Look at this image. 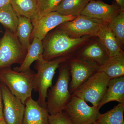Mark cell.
Masks as SVG:
<instances>
[{
  "label": "cell",
  "instance_id": "ba28073f",
  "mask_svg": "<svg viewBox=\"0 0 124 124\" xmlns=\"http://www.w3.org/2000/svg\"><path fill=\"white\" fill-rule=\"evenodd\" d=\"M67 62L71 77L69 86L71 94L98 71L100 66L94 62L75 57L69 59Z\"/></svg>",
  "mask_w": 124,
  "mask_h": 124
},
{
  "label": "cell",
  "instance_id": "e0dca14e",
  "mask_svg": "<svg viewBox=\"0 0 124 124\" xmlns=\"http://www.w3.org/2000/svg\"><path fill=\"white\" fill-rule=\"evenodd\" d=\"M32 40L24 61L20 66L14 68L15 70L18 72L28 70L31 69L30 67L33 62L43 59L44 48L42 41L37 38H33Z\"/></svg>",
  "mask_w": 124,
  "mask_h": 124
},
{
  "label": "cell",
  "instance_id": "8992f818",
  "mask_svg": "<svg viewBox=\"0 0 124 124\" xmlns=\"http://www.w3.org/2000/svg\"><path fill=\"white\" fill-rule=\"evenodd\" d=\"M110 79L105 73L98 71L94 73L72 95L91 103L97 108L106 91Z\"/></svg>",
  "mask_w": 124,
  "mask_h": 124
},
{
  "label": "cell",
  "instance_id": "4fadbf2b",
  "mask_svg": "<svg viewBox=\"0 0 124 124\" xmlns=\"http://www.w3.org/2000/svg\"><path fill=\"white\" fill-rule=\"evenodd\" d=\"M94 62L100 66L109 57L106 49L97 36L90 38L77 51L73 57Z\"/></svg>",
  "mask_w": 124,
  "mask_h": 124
},
{
  "label": "cell",
  "instance_id": "2e32d148",
  "mask_svg": "<svg viewBox=\"0 0 124 124\" xmlns=\"http://www.w3.org/2000/svg\"><path fill=\"white\" fill-rule=\"evenodd\" d=\"M97 37L106 49L109 57L124 53L108 23H102Z\"/></svg>",
  "mask_w": 124,
  "mask_h": 124
},
{
  "label": "cell",
  "instance_id": "83f0119b",
  "mask_svg": "<svg viewBox=\"0 0 124 124\" xmlns=\"http://www.w3.org/2000/svg\"><path fill=\"white\" fill-rule=\"evenodd\" d=\"M122 11H124V0H115Z\"/></svg>",
  "mask_w": 124,
  "mask_h": 124
},
{
  "label": "cell",
  "instance_id": "9a60e30c",
  "mask_svg": "<svg viewBox=\"0 0 124 124\" xmlns=\"http://www.w3.org/2000/svg\"><path fill=\"white\" fill-rule=\"evenodd\" d=\"M112 101L124 103V77L111 79L105 93L97 108L100 109L103 105Z\"/></svg>",
  "mask_w": 124,
  "mask_h": 124
},
{
  "label": "cell",
  "instance_id": "277c9868",
  "mask_svg": "<svg viewBox=\"0 0 124 124\" xmlns=\"http://www.w3.org/2000/svg\"><path fill=\"white\" fill-rule=\"evenodd\" d=\"M69 58L61 57L47 61L44 59L36 61L35 68L37 71L34 80L33 90L38 93L37 101L41 106L46 108V99L49 88L52 86V81L55 70L62 63Z\"/></svg>",
  "mask_w": 124,
  "mask_h": 124
},
{
  "label": "cell",
  "instance_id": "7a4b0ae2",
  "mask_svg": "<svg viewBox=\"0 0 124 124\" xmlns=\"http://www.w3.org/2000/svg\"><path fill=\"white\" fill-rule=\"evenodd\" d=\"M58 68L57 79L47 93L46 108L50 115L63 111L72 97L69 89L70 73L67 62L61 63Z\"/></svg>",
  "mask_w": 124,
  "mask_h": 124
},
{
  "label": "cell",
  "instance_id": "ac0fdd59",
  "mask_svg": "<svg viewBox=\"0 0 124 124\" xmlns=\"http://www.w3.org/2000/svg\"><path fill=\"white\" fill-rule=\"evenodd\" d=\"M98 71L104 72L110 79L124 76V53L109 57Z\"/></svg>",
  "mask_w": 124,
  "mask_h": 124
},
{
  "label": "cell",
  "instance_id": "30bf717a",
  "mask_svg": "<svg viewBox=\"0 0 124 124\" xmlns=\"http://www.w3.org/2000/svg\"><path fill=\"white\" fill-rule=\"evenodd\" d=\"M3 104V116L7 124H22L25 104L14 95L4 84L0 82Z\"/></svg>",
  "mask_w": 124,
  "mask_h": 124
},
{
  "label": "cell",
  "instance_id": "7c38bea8",
  "mask_svg": "<svg viewBox=\"0 0 124 124\" xmlns=\"http://www.w3.org/2000/svg\"><path fill=\"white\" fill-rule=\"evenodd\" d=\"M121 11L120 8L116 3L108 5L101 0H90L81 15L97 20L101 23H107Z\"/></svg>",
  "mask_w": 124,
  "mask_h": 124
},
{
  "label": "cell",
  "instance_id": "5bb4252c",
  "mask_svg": "<svg viewBox=\"0 0 124 124\" xmlns=\"http://www.w3.org/2000/svg\"><path fill=\"white\" fill-rule=\"evenodd\" d=\"M24 104L22 124H49V114L46 108L41 106L31 97L27 99Z\"/></svg>",
  "mask_w": 124,
  "mask_h": 124
},
{
  "label": "cell",
  "instance_id": "9c48e42d",
  "mask_svg": "<svg viewBox=\"0 0 124 124\" xmlns=\"http://www.w3.org/2000/svg\"><path fill=\"white\" fill-rule=\"evenodd\" d=\"M101 24L97 20L80 15L73 20L63 23L57 28L72 38L86 36H97Z\"/></svg>",
  "mask_w": 124,
  "mask_h": 124
},
{
  "label": "cell",
  "instance_id": "7402d4cb",
  "mask_svg": "<svg viewBox=\"0 0 124 124\" xmlns=\"http://www.w3.org/2000/svg\"><path fill=\"white\" fill-rule=\"evenodd\" d=\"M18 22V16L10 3L0 8V23L16 35Z\"/></svg>",
  "mask_w": 124,
  "mask_h": 124
},
{
  "label": "cell",
  "instance_id": "52a82bcc",
  "mask_svg": "<svg viewBox=\"0 0 124 124\" xmlns=\"http://www.w3.org/2000/svg\"><path fill=\"white\" fill-rule=\"evenodd\" d=\"M95 106H90L82 99L72 95L64 111L73 124H93L100 113Z\"/></svg>",
  "mask_w": 124,
  "mask_h": 124
},
{
  "label": "cell",
  "instance_id": "4dcf8cb0",
  "mask_svg": "<svg viewBox=\"0 0 124 124\" xmlns=\"http://www.w3.org/2000/svg\"></svg>",
  "mask_w": 124,
  "mask_h": 124
},
{
  "label": "cell",
  "instance_id": "8fae6325",
  "mask_svg": "<svg viewBox=\"0 0 124 124\" xmlns=\"http://www.w3.org/2000/svg\"><path fill=\"white\" fill-rule=\"evenodd\" d=\"M76 17L62 15L56 11H53L31 21L33 28L31 34V40L37 38L42 41L51 30L63 23L73 20Z\"/></svg>",
  "mask_w": 124,
  "mask_h": 124
},
{
  "label": "cell",
  "instance_id": "ffe728a7",
  "mask_svg": "<svg viewBox=\"0 0 124 124\" xmlns=\"http://www.w3.org/2000/svg\"><path fill=\"white\" fill-rule=\"evenodd\" d=\"M90 0H62L54 11L62 15H80Z\"/></svg>",
  "mask_w": 124,
  "mask_h": 124
},
{
  "label": "cell",
  "instance_id": "d4e9b609",
  "mask_svg": "<svg viewBox=\"0 0 124 124\" xmlns=\"http://www.w3.org/2000/svg\"><path fill=\"white\" fill-rule=\"evenodd\" d=\"M36 1L38 6V14L35 19L33 20H36L46 14L54 11L62 0H36Z\"/></svg>",
  "mask_w": 124,
  "mask_h": 124
},
{
  "label": "cell",
  "instance_id": "d6986e66",
  "mask_svg": "<svg viewBox=\"0 0 124 124\" xmlns=\"http://www.w3.org/2000/svg\"><path fill=\"white\" fill-rule=\"evenodd\" d=\"M10 3L17 16L35 19L38 14L36 0H10Z\"/></svg>",
  "mask_w": 124,
  "mask_h": 124
},
{
  "label": "cell",
  "instance_id": "603a6c76",
  "mask_svg": "<svg viewBox=\"0 0 124 124\" xmlns=\"http://www.w3.org/2000/svg\"><path fill=\"white\" fill-rule=\"evenodd\" d=\"M124 103H119L111 110L101 114L95 124H124Z\"/></svg>",
  "mask_w": 124,
  "mask_h": 124
},
{
  "label": "cell",
  "instance_id": "cb8c5ba5",
  "mask_svg": "<svg viewBox=\"0 0 124 124\" xmlns=\"http://www.w3.org/2000/svg\"><path fill=\"white\" fill-rule=\"evenodd\" d=\"M108 25L115 37L118 45L123 50L124 45V11H120L108 23Z\"/></svg>",
  "mask_w": 124,
  "mask_h": 124
},
{
  "label": "cell",
  "instance_id": "4316f807",
  "mask_svg": "<svg viewBox=\"0 0 124 124\" xmlns=\"http://www.w3.org/2000/svg\"><path fill=\"white\" fill-rule=\"evenodd\" d=\"M2 94H1V91L0 88V120L4 118L3 112V106L2 104Z\"/></svg>",
  "mask_w": 124,
  "mask_h": 124
},
{
  "label": "cell",
  "instance_id": "f546056e",
  "mask_svg": "<svg viewBox=\"0 0 124 124\" xmlns=\"http://www.w3.org/2000/svg\"><path fill=\"white\" fill-rule=\"evenodd\" d=\"M0 124H6V122L5 121L4 119H1L0 120Z\"/></svg>",
  "mask_w": 124,
  "mask_h": 124
},
{
  "label": "cell",
  "instance_id": "3957f363",
  "mask_svg": "<svg viewBox=\"0 0 124 124\" xmlns=\"http://www.w3.org/2000/svg\"><path fill=\"white\" fill-rule=\"evenodd\" d=\"M36 73L31 69L18 72L10 67L0 69V82L4 84L14 95L24 104L31 97Z\"/></svg>",
  "mask_w": 124,
  "mask_h": 124
},
{
  "label": "cell",
  "instance_id": "44dd1931",
  "mask_svg": "<svg viewBox=\"0 0 124 124\" xmlns=\"http://www.w3.org/2000/svg\"><path fill=\"white\" fill-rule=\"evenodd\" d=\"M18 22L17 36L19 41L28 51L31 40V36L33 26L30 19L22 16H18Z\"/></svg>",
  "mask_w": 124,
  "mask_h": 124
},
{
  "label": "cell",
  "instance_id": "484cf974",
  "mask_svg": "<svg viewBox=\"0 0 124 124\" xmlns=\"http://www.w3.org/2000/svg\"><path fill=\"white\" fill-rule=\"evenodd\" d=\"M49 124H73L64 111L49 116Z\"/></svg>",
  "mask_w": 124,
  "mask_h": 124
},
{
  "label": "cell",
  "instance_id": "f1b7e54d",
  "mask_svg": "<svg viewBox=\"0 0 124 124\" xmlns=\"http://www.w3.org/2000/svg\"><path fill=\"white\" fill-rule=\"evenodd\" d=\"M10 0H0V8L10 3Z\"/></svg>",
  "mask_w": 124,
  "mask_h": 124
},
{
  "label": "cell",
  "instance_id": "6da1fadb",
  "mask_svg": "<svg viewBox=\"0 0 124 124\" xmlns=\"http://www.w3.org/2000/svg\"><path fill=\"white\" fill-rule=\"evenodd\" d=\"M93 36L73 38L56 28L42 40L43 59L47 61L61 57H72L80 48Z\"/></svg>",
  "mask_w": 124,
  "mask_h": 124
},
{
  "label": "cell",
  "instance_id": "5b68a950",
  "mask_svg": "<svg viewBox=\"0 0 124 124\" xmlns=\"http://www.w3.org/2000/svg\"><path fill=\"white\" fill-rule=\"evenodd\" d=\"M0 40V69L10 67L14 64H21L27 50L22 45L16 35L6 29Z\"/></svg>",
  "mask_w": 124,
  "mask_h": 124
}]
</instances>
